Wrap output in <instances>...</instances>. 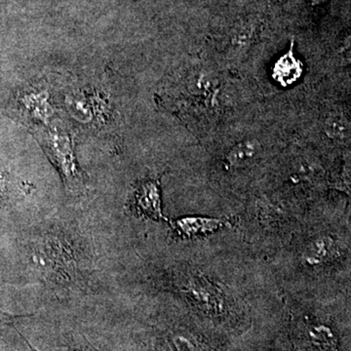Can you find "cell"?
Instances as JSON below:
<instances>
[{
	"label": "cell",
	"mask_w": 351,
	"mask_h": 351,
	"mask_svg": "<svg viewBox=\"0 0 351 351\" xmlns=\"http://www.w3.org/2000/svg\"><path fill=\"white\" fill-rule=\"evenodd\" d=\"M32 135L56 168L66 191L75 195L82 193L85 178L76 160L73 138L58 129H34Z\"/></svg>",
	"instance_id": "cell-1"
},
{
	"label": "cell",
	"mask_w": 351,
	"mask_h": 351,
	"mask_svg": "<svg viewBox=\"0 0 351 351\" xmlns=\"http://www.w3.org/2000/svg\"><path fill=\"white\" fill-rule=\"evenodd\" d=\"M129 209L138 216L156 221H168L163 215L160 186L157 180H147L138 184L129 203Z\"/></svg>",
	"instance_id": "cell-2"
},
{
	"label": "cell",
	"mask_w": 351,
	"mask_h": 351,
	"mask_svg": "<svg viewBox=\"0 0 351 351\" xmlns=\"http://www.w3.org/2000/svg\"><path fill=\"white\" fill-rule=\"evenodd\" d=\"M186 293L207 313L218 315L225 308L223 295L206 279L200 277L191 279L186 284Z\"/></svg>",
	"instance_id": "cell-3"
},
{
	"label": "cell",
	"mask_w": 351,
	"mask_h": 351,
	"mask_svg": "<svg viewBox=\"0 0 351 351\" xmlns=\"http://www.w3.org/2000/svg\"><path fill=\"white\" fill-rule=\"evenodd\" d=\"M174 232L184 239H191L198 235L213 233L223 226H228L225 219L204 218V217H186L171 221Z\"/></svg>",
	"instance_id": "cell-4"
},
{
	"label": "cell",
	"mask_w": 351,
	"mask_h": 351,
	"mask_svg": "<svg viewBox=\"0 0 351 351\" xmlns=\"http://www.w3.org/2000/svg\"><path fill=\"white\" fill-rule=\"evenodd\" d=\"M261 152V145L256 140H247L233 147L226 154V163L230 168H242L253 163Z\"/></svg>",
	"instance_id": "cell-5"
},
{
	"label": "cell",
	"mask_w": 351,
	"mask_h": 351,
	"mask_svg": "<svg viewBox=\"0 0 351 351\" xmlns=\"http://www.w3.org/2000/svg\"><path fill=\"white\" fill-rule=\"evenodd\" d=\"M336 244L329 237H321L309 243L304 253V260L309 265H318L331 260Z\"/></svg>",
	"instance_id": "cell-6"
},
{
	"label": "cell",
	"mask_w": 351,
	"mask_h": 351,
	"mask_svg": "<svg viewBox=\"0 0 351 351\" xmlns=\"http://www.w3.org/2000/svg\"><path fill=\"white\" fill-rule=\"evenodd\" d=\"M47 94L41 92H29L20 98L21 106L25 114L38 120H45L50 115V105L47 101Z\"/></svg>",
	"instance_id": "cell-7"
},
{
	"label": "cell",
	"mask_w": 351,
	"mask_h": 351,
	"mask_svg": "<svg viewBox=\"0 0 351 351\" xmlns=\"http://www.w3.org/2000/svg\"><path fill=\"white\" fill-rule=\"evenodd\" d=\"M274 73L279 82L289 84L294 82L300 73H302L301 64L292 55H286L276 64Z\"/></svg>",
	"instance_id": "cell-8"
},
{
	"label": "cell",
	"mask_w": 351,
	"mask_h": 351,
	"mask_svg": "<svg viewBox=\"0 0 351 351\" xmlns=\"http://www.w3.org/2000/svg\"><path fill=\"white\" fill-rule=\"evenodd\" d=\"M325 131L330 138L343 140L350 135V123L345 115L334 112L325 122Z\"/></svg>",
	"instance_id": "cell-9"
},
{
	"label": "cell",
	"mask_w": 351,
	"mask_h": 351,
	"mask_svg": "<svg viewBox=\"0 0 351 351\" xmlns=\"http://www.w3.org/2000/svg\"><path fill=\"white\" fill-rule=\"evenodd\" d=\"M307 337L314 346L322 350H332L335 346L334 335L329 328L323 325H313L308 327Z\"/></svg>",
	"instance_id": "cell-10"
},
{
	"label": "cell",
	"mask_w": 351,
	"mask_h": 351,
	"mask_svg": "<svg viewBox=\"0 0 351 351\" xmlns=\"http://www.w3.org/2000/svg\"><path fill=\"white\" fill-rule=\"evenodd\" d=\"M17 191L15 182L8 173L0 171V207H5Z\"/></svg>",
	"instance_id": "cell-11"
},
{
	"label": "cell",
	"mask_w": 351,
	"mask_h": 351,
	"mask_svg": "<svg viewBox=\"0 0 351 351\" xmlns=\"http://www.w3.org/2000/svg\"><path fill=\"white\" fill-rule=\"evenodd\" d=\"M19 316L17 315H10V314L4 313V311H0V323L8 322V321H11L13 318H17Z\"/></svg>",
	"instance_id": "cell-12"
},
{
	"label": "cell",
	"mask_w": 351,
	"mask_h": 351,
	"mask_svg": "<svg viewBox=\"0 0 351 351\" xmlns=\"http://www.w3.org/2000/svg\"><path fill=\"white\" fill-rule=\"evenodd\" d=\"M27 345H29V348H32V351H40V350H36V348H34V346H32L31 345V343H27Z\"/></svg>",
	"instance_id": "cell-13"
}]
</instances>
